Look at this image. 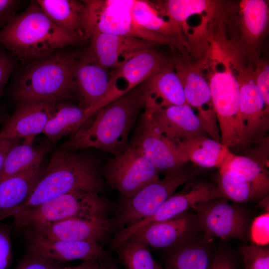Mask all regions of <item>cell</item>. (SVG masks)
<instances>
[{
    "label": "cell",
    "mask_w": 269,
    "mask_h": 269,
    "mask_svg": "<svg viewBox=\"0 0 269 269\" xmlns=\"http://www.w3.org/2000/svg\"><path fill=\"white\" fill-rule=\"evenodd\" d=\"M18 2L15 0H0V30L16 14Z\"/></svg>",
    "instance_id": "obj_42"
},
{
    "label": "cell",
    "mask_w": 269,
    "mask_h": 269,
    "mask_svg": "<svg viewBox=\"0 0 269 269\" xmlns=\"http://www.w3.org/2000/svg\"><path fill=\"white\" fill-rule=\"evenodd\" d=\"M91 116L88 110L80 106L66 101L57 102L42 134L54 145L64 136L75 133Z\"/></svg>",
    "instance_id": "obj_24"
},
{
    "label": "cell",
    "mask_w": 269,
    "mask_h": 269,
    "mask_svg": "<svg viewBox=\"0 0 269 269\" xmlns=\"http://www.w3.org/2000/svg\"><path fill=\"white\" fill-rule=\"evenodd\" d=\"M163 269H208L211 260L207 249L187 243L170 249Z\"/></svg>",
    "instance_id": "obj_33"
},
{
    "label": "cell",
    "mask_w": 269,
    "mask_h": 269,
    "mask_svg": "<svg viewBox=\"0 0 269 269\" xmlns=\"http://www.w3.org/2000/svg\"><path fill=\"white\" fill-rule=\"evenodd\" d=\"M208 269H238V268L231 255L220 252L211 260Z\"/></svg>",
    "instance_id": "obj_43"
},
{
    "label": "cell",
    "mask_w": 269,
    "mask_h": 269,
    "mask_svg": "<svg viewBox=\"0 0 269 269\" xmlns=\"http://www.w3.org/2000/svg\"><path fill=\"white\" fill-rule=\"evenodd\" d=\"M187 160L204 168H219L231 151L221 142L206 136L192 138L177 144Z\"/></svg>",
    "instance_id": "obj_29"
},
{
    "label": "cell",
    "mask_w": 269,
    "mask_h": 269,
    "mask_svg": "<svg viewBox=\"0 0 269 269\" xmlns=\"http://www.w3.org/2000/svg\"><path fill=\"white\" fill-rule=\"evenodd\" d=\"M221 165L236 170L243 175L252 187L256 200L268 196V172L259 162L247 156L234 154L230 151Z\"/></svg>",
    "instance_id": "obj_31"
},
{
    "label": "cell",
    "mask_w": 269,
    "mask_h": 269,
    "mask_svg": "<svg viewBox=\"0 0 269 269\" xmlns=\"http://www.w3.org/2000/svg\"><path fill=\"white\" fill-rule=\"evenodd\" d=\"M108 185L129 198L159 179L158 172L137 148L129 145L122 153L108 161L102 171Z\"/></svg>",
    "instance_id": "obj_9"
},
{
    "label": "cell",
    "mask_w": 269,
    "mask_h": 269,
    "mask_svg": "<svg viewBox=\"0 0 269 269\" xmlns=\"http://www.w3.org/2000/svg\"><path fill=\"white\" fill-rule=\"evenodd\" d=\"M108 203L99 193L76 191L47 201L13 217L20 229L51 224L72 218L107 216Z\"/></svg>",
    "instance_id": "obj_7"
},
{
    "label": "cell",
    "mask_w": 269,
    "mask_h": 269,
    "mask_svg": "<svg viewBox=\"0 0 269 269\" xmlns=\"http://www.w3.org/2000/svg\"><path fill=\"white\" fill-rule=\"evenodd\" d=\"M193 179V173L182 168L148 184L129 198H123L113 220L114 228L121 230L151 216L178 187Z\"/></svg>",
    "instance_id": "obj_8"
},
{
    "label": "cell",
    "mask_w": 269,
    "mask_h": 269,
    "mask_svg": "<svg viewBox=\"0 0 269 269\" xmlns=\"http://www.w3.org/2000/svg\"><path fill=\"white\" fill-rule=\"evenodd\" d=\"M196 224L197 219H193L186 211L172 218L150 224L130 238L154 249H170L190 242Z\"/></svg>",
    "instance_id": "obj_22"
},
{
    "label": "cell",
    "mask_w": 269,
    "mask_h": 269,
    "mask_svg": "<svg viewBox=\"0 0 269 269\" xmlns=\"http://www.w3.org/2000/svg\"><path fill=\"white\" fill-rule=\"evenodd\" d=\"M1 117H0V119Z\"/></svg>",
    "instance_id": "obj_48"
},
{
    "label": "cell",
    "mask_w": 269,
    "mask_h": 269,
    "mask_svg": "<svg viewBox=\"0 0 269 269\" xmlns=\"http://www.w3.org/2000/svg\"><path fill=\"white\" fill-rule=\"evenodd\" d=\"M14 68V62L10 55L0 51V96Z\"/></svg>",
    "instance_id": "obj_41"
},
{
    "label": "cell",
    "mask_w": 269,
    "mask_h": 269,
    "mask_svg": "<svg viewBox=\"0 0 269 269\" xmlns=\"http://www.w3.org/2000/svg\"><path fill=\"white\" fill-rule=\"evenodd\" d=\"M143 115L156 131L176 144L206 136L197 115L187 104L144 111Z\"/></svg>",
    "instance_id": "obj_17"
},
{
    "label": "cell",
    "mask_w": 269,
    "mask_h": 269,
    "mask_svg": "<svg viewBox=\"0 0 269 269\" xmlns=\"http://www.w3.org/2000/svg\"><path fill=\"white\" fill-rule=\"evenodd\" d=\"M193 209L197 212L198 225L207 235L245 241L248 227L247 216L241 209L228 203L226 198L200 204Z\"/></svg>",
    "instance_id": "obj_11"
},
{
    "label": "cell",
    "mask_w": 269,
    "mask_h": 269,
    "mask_svg": "<svg viewBox=\"0 0 269 269\" xmlns=\"http://www.w3.org/2000/svg\"><path fill=\"white\" fill-rule=\"evenodd\" d=\"M157 269H163L162 267H161L158 264L157 266Z\"/></svg>",
    "instance_id": "obj_47"
},
{
    "label": "cell",
    "mask_w": 269,
    "mask_h": 269,
    "mask_svg": "<svg viewBox=\"0 0 269 269\" xmlns=\"http://www.w3.org/2000/svg\"><path fill=\"white\" fill-rule=\"evenodd\" d=\"M56 103L39 101L22 102L0 131V141L34 137L42 134L51 117Z\"/></svg>",
    "instance_id": "obj_20"
},
{
    "label": "cell",
    "mask_w": 269,
    "mask_h": 269,
    "mask_svg": "<svg viewBox=\"0 0 269 269\" xmlns=\"http://www.w3.org/2000/svg\"><path fill=\"white\" fill-rule=\"evenodd\" d=\"M54 262L28 251L15 269H52L55 268Z\"/></svg>",
    "instance_id": "obj_40"
},
{
    "label": "cell",
    "mask_w": 269,
    "mask_h": 269,
    "mask_svg": "<svg viewBox=\"0 0 269 269\" xmlns=\"http://www.w3.org/2000/svg\"><path fill=\"white\" fill-rule=\"evenodd\" d=\"M19 141V139H7L0 141V172L7 153Z\"/></svg>",
    "instance_id": "obj_44"
},
{
    "label": "cell",
    "mask_w": 269,
    "mask_h": 269,
    "mask_svg": "<svg viewBox=\"0 0 269 269\" xmlns=\"http://www.w3.org/2000/svg\"><path fill=\"white\" fill-rule=\"evenodd\" d=\"M171 61L172 59L152 48L137 52L123 65L110 72L109 91L100 108L138 86Z\"/></svg>",
    "instance_id": "obj_12"
},
{
    "label": "cell",
    "mask_w": 269,
    "mask_h": 269,
    "mask_svg": "<svg viewBox=\"0 0 269 269\" xmlns=\"http://www.w3.org/2000/svg\"><path fill=\"white\" fill-rule=\"evenodd\" d=\"M219 186L224 198L237 203L256 200L250 184L239 171L221 165Z\"/></svg>",
    "instance_id": "obj_34"
},
{
    "label": "cell",
    "mask_w": 269,
    "mask_h": 269,
    "mask_svg": "<svg viewBox=\"0 0 269 269\" xmlns=\"http://www.w3.org/2000/svg\"><path fill=\"white\" fill-rule=\"evenodd\" d=\"M89 40L87 51L99 64L108 70L121 66L137 52L157 45L139 38L105 33H96Z\"/></svg>",
    "instance_id": "obj_19"
},
{
    "label": "cell",
    "mask_w": 269,
    "mask_h": 269,
    "mask_svg": "<svg viewBox=\"0 0 269 269\" xmlns=\"http://www.w3.org/2000/svg\"><path fill=\"white\" fill-rule=\"evenodd\" d=\"M129 145L140 150L158 173L166 175L182 169L188 161L177 145L156 131L143 115Z\"/></svg>",
    "instance_id": "obj_13"
},
{
    "label": "cell",
    "mask_w": 269,
    "mask_h": 269,
    "mask_svg": "<svg viewBox=\"0 0 269 269\" xmlns=\"http://www.w3.org/2000/svg\"><path fill=\"white\" fill-rule=\"evenodd\" d=\"M239 111L248 143L263 140L269 129V108L266 106L251 67L239 69Z\"/></svg>",
    "instance_id": "obj_14"
},
{
    "label": "cell",
    "mask_w": 269,
    "mask_h": 269,
    "mask_svg": "<svg viewBox=\"0 0 269 269\" xmlns=\"http://www.w3.org/2000/svg\"><path fill=\"white\" fill-rule=\"evenodd\" d=\"M74 77L80 106L88 110L92 116L100 110L109 92L110 72L86 51L79 55Z\"/></svg>",
    "instance_id": "obj_18"
},
{
    "label": "cell",
    "mask_w": 269,
    "mask_h": 269,
    "mask_svg": "<svg viewBox=\"0 0 269 269\" xmlns=\"http://www.w3.org/2000/svg\"><path fill=\"white\" fill-rule=\"evenodd\" d=\"M45 167H33L0 181V221L13 217L28 199L42 177Z\"/></svg>",
    "instance_id": "obj_23"
},
{
    "label": "cell",
    "mask_w": 269,
    "mask_h": 269,
    "mask_svg": "<svg viewBox=\"0 0 269 269\" xmlns=\"http://www.w3.org/2000/svg\"><path fill=\"white\" fill-rule=\"evenodd\" d=\"M12 257L10 228L0 224V269H6Z\"/></svg>",
    "instance_id": "obj_38"
},
{
    "label": "cell",
    "mask_w": 269,
    "mask_h": 269,
    "mask_svg": "<svg viewBox=\"0 0 269 269\" xmlns=\"http://www.w3.org/2000/svg\"><path fill=\"white\" fill-rule=\"evenodd\" d=\"M224 198L219 187L199 183L187 190L173 195L159 208L165 219L180 215L197 205L213 200Z\"/></svg>",
    "instance_id": "obj_27"
},
{
    "label": "cell",
    "mask_w": 269,
    "mask_h": 269,
    "mask_svg": "<svg viewBox=\"0 0 269 269\" xmlns=\"http://www.w3.org/2000/svg\"><path fill=\"white\" fill-rule=\"evenodd\" d=\"M223 69L211 68L207 81L220 131L221 142L228 147H240L248 143L239 111L240 84L233 71L229 56L220 52ZM215 66V65H214Z\"/></svg>",
    "instance_id": "obj_6"
},
{
    "label": "cell",
    "mask_w": 269,
    "mask_h": 269,
    "mask_svg": "<svg viewBox=\"0 0 269 269\" xmlns=\"http://www.w3.org/2000/svg\"><path fill=\"white\" fill-rule=\"evenodd\" d=\"M79 54L55 51L29 62L16 79L11 95L17 103H57L76 95L75 70Z\"/></svg>",
    "instance_id": "obj_4"
},
{
    "label": "cell",
    "mask_w": 269,
    "mask_h": 269,
    "mask_svg": "<svg viewBox=\"0 0 269 269\" xmlns=\"http://www.w3.org/2000/svg\"><path fill=\"white\" fill-rule=\"evenodd\" d=\"M132 14L135 21L143 28L167 37L178 39L186 45L182 28L161 14L151 1L135 0Z\"/></svg>",
    "instance_id": "obj_30"
},
{
    "label": "cell",
    "mask_w": 269,
    "mask_h": 269,
    "mask_svg": "<svg viewBox=\"0 0 269 269\" xmlns=\"http://www.w3.org/2000/svg\"><path fill=\"white\" fill-rule=\"evenodd\" d=\"M28 251L50 261H102L110 258L101 245L85 242L52 240L23 230Z\"/></svg>",
    "instance_id": "obj_16"
},
{
    "label": "cell",
    "mask_w": 269,
    "mask_h": 269,
    "mask_svg": "<svg viewBox=\"0 0 269 269\" xmlns=\"http://www.w3.org/2000/svg\"><path fill=\"white\" fill-rule=\"evenodd\" d=\"M101 261H85L81 264L72 267L64 268H54L52 269H99Z\"/></svg>",
    "instance_id": "obj_45"
},
{
    "label": "cell",
    "mask_w": 269,
    "mask_h": 269,
    "mask_svg": "<svg viewBox=\"0 0 269 269\" xmlns=\"http://www.w3.org/2000/svg\"><path fill=\"white\" fill-rule=\"evenodd\" d=\"M99 269H118L114 263L110 260V258L100 261Z\"/></svg>",
    "instance_id": "obj_46"
},
{
    "label": "cell",
    "mask_w": 269,
    "mask_h": 269,
    "mask_svg": "<svg viewBox=\"0 0 269 269\" xmlns=\"http://www.w3.org/2000/svg\"><path fill=\"white\" fill-rule=\"evenodd\" d=\"M240 249L244 269H269L268 247L253 245L243 246Z\"/></svg>",
    "instance_id": "obj_36"
},
{
    "label": "cell",
    "mask_w": 269,
    "mask_h": 269,
    "mask_svg": "<svg viewBox=\"0 0 269 269\" xmlns=\"http://www.w3.org/2000/svg\"><path fill=\"white\" fill-rule=\"evenodd\" d=\"M82 29L84 37L89 40L94 34L105 33L143 39L169 46H185L180 40L150 31L134 19L132 9L135 0H85Z\"/></svg>",
    "instance_id": "obj_5"
},
{
    "label": "cell",
    "mask_w": 269,
    "mask_h": 269,
    "mask_svg": "<svg viewBox=\"0 0 269 269\" xmlns=\"http://www.w3.org/2000/svg\"><path fill=\"white\" fill-rule=\"evenodd\" d=\"M256 83L259 88L265 104L269 108V67L267 62L258 61L254 70Z\"/></svg>",
    "instance_id": "obj_39"
},
{
    "label": "cell",
    "mask_w": 269,
    "mask_h": 269,
    "mask_svg": "<svg viewBox=\"0 0 269 269\" xmlns=\"http://www.w3.org/2000/svg\"><path fill=\"white\" fill-rule=\"evenodd\" d=\"M114 228L113 220L107 216L72 218L26 230L44 238L101 245Z\"/></svg>",
    "instance_id": "obj_15"
},
{
    "label": "cell",
    "mask_w": 269,
    "mask_h": 269,
    "mask_svg": "<svg viewBox=\"0 0 269 269\" xmlns=\"http://www.w3.org/2000/svg\"><path fill=\"white\" fill-rule=\"evenodd\" d=\"M100 163L98 158L84 150H58L51 157L31 195L13 217L69 193H100L105 186Z\"/></svg>",
    "instance_id": "obj_2"
},
{
    "label": "cell",
    "mask_w": 269,
    "mask_h": 269,
    "mask_svg": "<svg viewBox=\"0 0 269 269\" xmlns=\"http://www.w3.org/2000/svg\"><path fill=\"white\" fill-rule=\"evenodd\" d=\"M144 97L139 85L112 101L88 118L60 146L73 151L94 148L118 155L129 147V135Z\"/></svg>",
    "instance_id": "obj_1"
},
{
    "label": "cell",
    "mask_w": 269,
    "mask_h": 269,
    "mask_svg": "<svg viewBox=\"0 0 269 269\" xmlns=\"http://www.w3.org/2000/svg\"><path fill=\"white\" fill-rule=\"evenodd\" d=\"M172 60L183 86L186 103L197 110V116L206 133L212 138H218L220 132L207 80L199 68L183 57L176 56Z\"/></svg>",
    "instance_id": "obj_10"
},
{
    "label": "cell",
    "mask_w": 269,
    "mask_h": 269,
    "mask_svg": "<svg viewBox=\"0 0 269 269\" xmlns=\"http://www.w3.org/2000/svg\"><path fill=\"white\" fill-rule=\"evenodd\" d=\"M251 239L257 246H263L269 242V212L260 215L253 221L251 228Z\"/></svg>",
    "instance_id": "obj_37"
},
{
    "label": "cell",
    "mask_w": 269,
    "mask_h": 269,
    "mask_svg": "<svg viewBox=\"0 0 269 269\" xmlns=\"http://www.w3.org/2000/svg\"><path fill=\"white\" fill-rule=\"evenodd\" d=\"M34 138L24 140L13 146L7 153L0 172V181L10 176L43 164L50 149L47 144H35Z\"/></svg>",
    "instance_id": "obj_28"
},
{
    "label": "cell",
    "mask_w": 269,
    "mask_h": 269,
    "mask_svg": "<svg viewBox=\"0 0 269 269\" xmlns=\"http://www.w3.org/2000/svg\"><path fill=\"white\" fill-rule=\"evenodd\" d=\"M153 6L163 15L177 24L187 33L189 29L187 19L195 14L213 12L215 2L205 0H167L151 1Z\"/></svg>",
    "instance_id": "obj_32"
},
{
    "label": "cell",
    "mask_w": 269,
    "mask_h": 269,
    "mask_svg": "<svg viewBox=\"0 0 269 269\" xmlns=\"http://www.w3.org/2000/svg\"><path fill=\"white\" fill-rule=\"evenodd\" d=\"M115 250L125 269H157L149 247L138 240L130 238Z\"/></svg>",
    "instance_id": "obj_35"
},
{
    "label": "cell",
    "mask_w": 269,
    "mask_h": 269,
    "mask_svg": "<svg viewBox=\"0 0 269 269\" xmlns=\"http://www.w3.org/2000/svg\"><path fill=\"white\" fill-rule=\"evenodd\" d=\"M84 41L81 37L56 26L36 0L31 1L0 30V43L22 62H31Z\"/></svg>",
    "instance_id": "obj_3"
},
{
    "label": "cell",
    "mask_w": 269,
    "mask_h": 269,
    "mask_svg": "<svg viewBox=\"0 0 269 269\" xmlns=\"http://www.w3.org/2000/svg\"><path fill=\"white\" fill-rule=\"evenodd\" d=\"M40 8L58 28L81 37L85 4L75 0H37Z\"/></svg>",
    "instance_id": "obj_25"
},
{
    "label": "cell",
    "mask_w": 269,
    "mask_h": 269,
    "mask_svg": "<svg viewBox=\"0 0 269 269\" xmlns=\"http://www.w3.org/2000/svg\"><path fill=\"white\" fill-rule=\"evenodd\" d=\"M144 111L186 104L183 86L173 64L157 70L139 85Z\"/></svg>",
    "instance_id": "obj_21"
},
{
    "label": "cell",
    "mask_w": 269,
    "mask_h": 269,
    "mask_svg": "<svg viewBox=\"0 0 269 269\" xmlns=\"http://www.w3.org/2000/svg\"><path fill=\"white\" fill-rule=\"evenodd\" d=\"M239 10L242 39L249 48L254 47L268 30V4L264 0H243L240 2Z\"/></svg>",
    "instance_id": "obj_26"
}]
</instances>
